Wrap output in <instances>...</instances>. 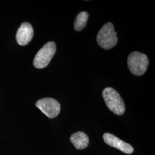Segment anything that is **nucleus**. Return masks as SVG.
Wrapping results in <instances>:
<instances>
[{"label":"nucleus","mask_w":155,"mask_h":155,"mask_svg":"<svg viewBox=\"0 0 155 155\" xmlns=\"http://www.w3.org/2000/svg\"><path fill=\"white\" fill-rule=\"evenodd\" d=\"M127 65L133 74L141 76L146 72L149 65L147 56L139 52H133L127 58Z\"/></svg>","instance_id":"7ed1b4c3"},{"label":"nucleus","mask_w":155,"mask_h":155,"mask_svg":"<svg viewBox=\"0 0 155 155\" xmlns=\"http://www.w3.org/2000/svg\"><path fill=\"white\" fill-rule=\"evenodd\" d=\"M70 141L77 150L86 148L89 143V137L82 132L73 133L70 137Z\"/></svg>","instance_id":"6e6552de"},{"label":"nucleus","mask_w":155,"mask_h":155,"mask_svg":"<svg viewBox=\"0 0 155 155\" xmlns=\"http://www.w3.org/2000/svg\"><path fill=\"white\" fill-rule=\"evenodd\" d=\"M103 138L107 145L120 150L126 154H131L133 153V148L130 144L124 142L111 133H104Z\"/></svg>","instance_id":"423d86ee"},{"label":"nucleus","mask_w":155,"mask_h":155,"mask_svg":"<svg viewBox=\"0 0 155 155\" xmlns=\"http://www.w3.org/2000/svg\"><path fill=\"white\" fill-rule=\"evenodd\" d=\"M56 46L53 41L48 42L39 50L33 59V65L37 68L47 66L55 54Z\"/></svg>","instance_id":"20e7f679"},{"label":"nucleus","mask_w":155,"mask_h":155,"mask_svg":"<svg viewBox=\"0 0 155 155\" xmlns=\"http://www.w3.org/2000/svg\"><path fill=\"white\" fill-rule=\"evenodd\" d=\"M89 17V13L86 12H82L79 13L74 21V29L77 31H81L86 27Z\"/></svg>","instance_id":"1a4fd4ad"},{"label":"nucleus","mask_w":155,"mask_h":155,"mask_svg":"<svg viewBox=\"0 0 155 155\" xmlns=\"http://www.w3.org/2000/svg\"><path fill=\"white\" fill-rule=\"evenodd\" d=\"M102 96L110 110L117 115H122L125 111V105L121 95L111 87H107L102 91Z\"/></svg>","instance_id":"f257e3e1"},{"label":"nucleus","mask_w":155,"mask_h":155,"mask_svg":"<svg viewBox=\"0 0 155 155\" xmlns=\"http://www.w3.org/2000/svg\"><path fill=\"white\" fill-rule=\"evenodd\" d=\"M36 107L50 118L58 116L61 111V105L58 101L51 98H45L37 101Z\"/></svg>","instance_id":"39448f33"},{"label":"nucleus","mask_w":155,"mask_h":155,"mask_svg":"<svg viewBox=\"0 0 155 155\" xmlns=\"http://www.w3.org/2000/svg\"><path fill=\"white\" fill-rule=\"evenodd\" d=\"M97 41L98 44L105 50H110L116 45L118 38L111 22L106 23L100 29L97 36Z\"/></svg>","instance_id":"f03ea898"},{"label":"nucleus","mask_w":155,"mask_h":155,"mask_svg":"<svg viewBox=\"0 0 155 155\" xmlns=\"http://www.w3.org/2000/svg\"><path fill=\"white\" fill-rule=\"evenodd\" d=\"M33 37V29L31 24L24 22L18 28L16 34L17 42L24 46L28 45Z\"/></svg>","instance_id":"0eeeda50"}]
</instances>
